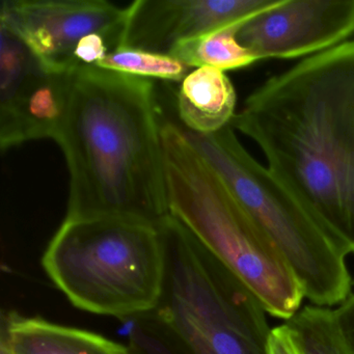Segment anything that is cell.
Masks as SVG:
<instances>
[{"label":"cell","mask_w":354,"mask_h":354,"mask_svg":"<svg viewBox=\"0 0 354 354\" xmlns=\"http://www.w3.org/2000/svg\"><path fill=\"white\" fill-rule=\"evenodd\" d=\"M235 88L225 72L196 68L181 82L177 95L178 113L185 129L200 134L221 131L235 117Z\"/></svg>","instance_id":"cell-12"},{"label":"cell","mask_w":354,"mask_h":354,"mask_svg":"<svg viewBox=\"0 0 354 354\" xmlns=\"http://www.w3.org/2000/svg\"><path fill=\"white\" fill-rule=\"evenodd\" d=\"M95 67L136 77L167 82H182L190 72L188 66L171 55L130 47L115 49Z\"/></svg>","instance_id":"cell-15"},{"label":"cell","mask_w":354,"mask_h":354,"mask_svg":"<svg viewBox=\"0 0 354 354\" xmlns=\"http://www.w3.org/2000/svg\"><path fill=\"white\" fill-rule=\"evenodd\" d=\"M354 35V0H283L248 20L237 39L258 61L312 57Z\"/></svg>","instance_id":"cell-8"},{"label":"cell","mask_w":354,"mask_h":354,"mask_svg":"<svg viewBox=\"0 0 354 354\" xmlns=\"http://www.w3.org/2000/svg\"><path fill=\"white\" fill-rule=\"evenodd\" d=\"M76 70L50 71L41 63L19 84L0 92L3 152L30 140H57L67 115Z\"/></svg>","instance_id":"cell-10"},{"label":"cell","mask_w":354,"mask_h":354,"mask_svg":"<svg viewBox=\"0 0 354 354\" xmlns=\"http://www.w3.org/2000/svg\"><path fill=\"white\" fill-rule=\"evenodd\" d=\"M242 26L223 28L180 43L169 55L196 69L211 67L225 72L248 67L258 59L238 41V30Z\"/></svg>","instance_id":"cell-13"},{"label":"cell","mask_w":354,"mask_h":354,"mask_svg":"<svg viewBox=\"0 0 354 354\" xmlns=\"http://www.w3.org/2000/svg\"><path fill=\"white\" fill-rule=\"evenodd\" d=\"M122 354H136V353H134L133 351H131V350H130V348L128 347V346H127V350H126V351L123 352V353H122Z\"/></svg>","instance_id":"cell-19"},{"label":"cell","mask_w":354,"mask_h":354,"mask_svg":"<svg viewBox=\"0 0 354 354\" xmlns=\"http://www.w3.org/2000/svg\"><path fill=\"white\" fill-rule=\"evenodd\" d=\"M231 126L344 254L354 252V40L267 80Z\"/></svg>","instance_id":"cell-1"},{"label":"cell","mask_w":354,"mask_h":354,"mask_svg":"<svg viewBox=\"0 0 354 354\" xmlns=\"http://www.w3.org/2000/svg\"><path fill=\"white\" fill-rule=\"evenodd\" d=\"M152 80L80 67L55 142L70 173L66 219L120 218L160 227L171 215Z\"/></svg>","instance_id":"cell-2"},{"label":"cell","mask_w":354,"mask_h":354,"mask_svg":"<svg viewBox=\"0 0 354 354\" xmlns=\"http://www.w3.org/2000/svg\"><path fill=\"white\" fill-rule=\"evenodd\" d=\"M128 7L105 0H3L0 26L15 34L50 71L78 69L76 47L98 32H124Z\"/></svg>","instance_id":"cell-7"},{"label":"cell","mask_w":354,"mask_h":354,"mask_svg":"<svg viewBox=\"0 0 354 354\" xmlns=\"http://www.w3.org/2000/svg\"><path fill=\"white\" fill-rule=\"evenodd\" d=\"M267 354H301L286 324L271 329L267 341Z\"/></svg>","instance_id":"cell-16"},{"label":"cell","mask_w":354,"mask_h":354,"mask_svg":"<svg viewBox=\"0 0 354 354\" xmlns=\"http://www.w3.org/2000/svg\"><path fill=\"white\" fill-rule=\"evenodd\" d=\"M283 0H136L122 47L171 55L180 43L241 26Z\"/></svg>","instance_id":"cell-9"},{"label":"cell","mask_w":354,"mask_h":354,"mask_svg":"<svg viewBox=\"0 0 354 354\" xmlns=\"http://www.w3.org/2000/svg\"><path fill=\"white\" fill-rule=\"evenodd\" d=\"M337 324L347 342L352 354H354V295L349 296L335 310Z\"/></svg>","instance_id":"cell-17"},{"label":"cell","mask_w":354,"mask_h":354,"mask_svg":"<svg viewBox=\"0 0 354 354\" xmlns=\"http://www.w3.org/2000/svg\"><path fill=\"white\" fill-rule=\"evenodd\" d=\"M0 354H9L7 348L3 344L0 343Z\"/></svg>","instance_id":"cell-18"},{"label":"cell","mask_w":354,"mask_h":354,"mask_svg":"<svg viewBox=\"0 0 354 354\" xmlns=\"http://www.w3.org/2000/svg\"><path fill=\"white\" fill-rule=\"evenodd\" d=\"M161 138L171 215L243 281L267 313L289 320L304 293L281 252L181 126L163 121Z\"/></svg>","instance_id":"cell-4"},{"label":"cell","mask_w":354,"mask_h":354,"mask_svg":"<svg viewBox=\"0 0 354 354\" xmlns=\"http://www.w3.org/2000/svg\"><path fill=\"white\" fill-rule=\"evenodd\" d=\"M181 127L190 144L281 252L301 285L304 297L317 306L345 301L351 291L346 254L310 210L244 149L233 127L211 134Z\"/></svg>","instance_id":"cell-6"},{"label":"cell","mask_w":354,"mask_h":354,"mask_svg":"<svg viewBox=\"0 0 354 354\" xmlns=\"http://www.w3.org/2000/svg\"><path fill=\"white\" fill-rule=\"evenodd\" d=\"M0 343L9 354H122L127 350L94 331L16 313L3 315Z\"/></svg>","instance_id":"cell-11"},{"label":"cell","mask_w":354,"mask_h":354,"mask_svg":"<svg viewBox=\"0 0 354 354\" xmlns=\"http://www.w3.org/2000/svg\"><path fill=\"white\" fill-rule=\"evenodd\" d=\"M285 324L301 354H352L335 310L306 306Z\"/></svg>","instance_id":"cell-14"},{"label":"cell","mask_w":354,"mask_h":354,"mask_svg":"<svg viewBox=\"0 0 354 354\" xmlns=\"http://www.w3.org/2000/svg\"><path fill=\"white\" fill-rule=\"evenodd\" d=\"M165 258L160 227L127 219L65 218L42 265L75 308L126 319L156 308Z\"/></svg>","instance_id":"cell-5"},{"label":"cell","mask_w":354,"mask_h":354,"mask_svg":"<svg viewBox=\"0 0 354 354\" xmlns=\"http://www.w3.org/2000/svg\"><path fill=\"white\" fill-rule=\"evenodd\" d=\"M162 293L154 310L134 317L136 354H267L265 310L243 281L169 215Z\"/></svg>","instance_id":"cell-3"}]
</instances>
